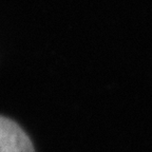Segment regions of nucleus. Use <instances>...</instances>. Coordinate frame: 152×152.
I'll list each match as a JSON object with an SVG mask.
<instances>
[{"label":"nucleus","mask_w":152,"mask_h":152,"mask_svg":"<svg viewBox=\"0 0 152 152\" xmlns=\"http://www.w3.org/2000/svg\"><path fill=\"white\" fill-rule=\"evenodd\" d=\"M0 152H35L31 140L14 121L0 115Z\"/></svg>","instance_id":"1"}]
</instances>
